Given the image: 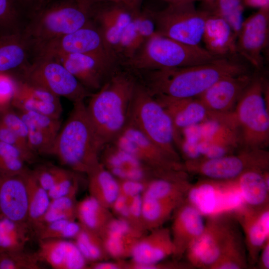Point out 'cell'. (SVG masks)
<instances>
[{"mask_svg":"<svg viewBox=\"0 0 269 269\" xmlns=\"http://www.w3.org/2000/svg\"><path fill=\"white\" fill-rule=\"evenodd\" d=\"M244 6L250 7L269 8V0H242Z\"/></svg>","mask_w":269,"mask_h":269,"instance_id":"57","label":"cell"},{"mask_svg":"<svg viewBox=\"0 0 269 269\" xmlns=\"http://www.w3.org/2000/svg\"><path fill=\"white\" fill-rule=\"evenodd\" d=\"M39 263L35 253L0 252V269H40Z\"/></svg>","mask_w":269,"mask_h":269,"instance_id":"44","label":"cell"},{"mask_svg":"<svg viewBox=\"0 0 269 269\" xmlns=\"http://www.w3.org/2000/svg\"><path fill=\"white\" fill-rule=\"evenodd\" d=\"M142 205V198L140 195L130 198L129 201L130 216L135 218L141 216Z\"/></svg>","mask_w":269,"mask_h":269,"instance_id":"54","label":"cell"},{"mask_svg":"<svg viewBox=\"0 0 269 269\" xmlns=\"http://www.w3.org/2000/svg\"><path fill=\"white\" fill-rule=\"evenodd\" d=\"M35 253L40 262L54 269L87 268V261L74 242L62 239L39 240Z\"/></svg>","mask_w":269,"mask_h":269,"instance_id":"23","label":"cell"},{"mask_svg":"<svg viewBox=\"0 0 269 269\" xmlns=\"http://www.w3.org/2000/svg\"><path fill=\"white\" fill-rule=\"evenodd\" d=\"M24 174L0 172V216L27 222V192Z\"/></svg>","mask_w":269,"mask_h":269,"instance_id":"20","label":"cell"},{"mask_svg":"<svg viewBox=\"0 0 269 269\" xmlns=\"http://www.w3.org/2000/svg\"><path fill=\"white\" fill-rule=\"evenodd\" d=\"M211 180L191 185L186 199L203 215L210 213L215 205V192Z\"/></svg>","mask_w":269,"mask_h":269,"instance_id":"40","label":"cell"},{"mask_svg":"<svg viewBox=\"0 0 269 269\" xmlns=\"http://www.w3.org/2000/svg\"><path fill=\"white\" fill-rule=\"evenodd\" d=\"M24 13L27 18L38 9L43 4L44 0H16Z\"/></svg>","mask_w":269,"mask_h":269,"instance_id":"53","label":"cell"},{"mask_svg":"<svg viewBox=\"0 0 269 269\" xmlns=\"http://www.w3.org/2000/svg\"><path fill=\"white\" fill-rule=\"evenodd\" d=\"M208 12L196 9L193 1L169 4L153 11L156 32L186 44L200 45Z\"/></svg>","mask_w":269,"mask_h":269,"instance_id":"11","label":"cell"},{"mask_svg":"<svg viewBox=\"0 0 269 269\" xmlns=\"http://www.w3.org/2000/svg\"><path fill=\"white\" fill-rule=\"evenodd\" d=\"M92 0H53L29 16L22 32L35 47L75 31L92 21Z\"/></svg>","mask_w":269,"mask_h":269,"instance_id":"4","label":"cell"},{"mask_svg":"<svg viewBox=\"0 0 269 269\" xmlns=\"http://www.w3.org/2000/svg\"><path fill=\"white\" fill-rule=\"evenodd\" d=\"M217 59L200 45L186 44L156 32L122 65L135 72L184 67Z\"/></svg>","mask_w":269,"mask_h":269,"instance_id":"5","label":"cell"},{"mask_svg":"<svg viewBox=\"0 0 269 269\" xmlns=\"http://www.w3.org/2000/svg\"><path fill=\"white\" fill-rule=\"evenodd\" d=\"M115 211L119 214L129 206V199L120 194L113 204Z\"/></svg>","mask_w":269,"mask_h":269,"instance_id":"56","label":"cell"},{"mask_svg":"<svg viewBox=\"0 0 269 269\" xmlns=\"http://www.w3.org/2000/svg\"><path fill=\"white\" fill-rule=\"evenodd\" d=\"M16 78V88L11 106L19 111H33L60 119L62 107L59 97Z\"/></svg>","mask_w":269,"mask_h":269,"instance_id":"19","label":"cell"},{"mask_svg":"<svg viewBox=\"0 0 269 269\" xmlns=\"http://www.w3.org/2000/svg\"><path fill=\"white\" fill-rule=\"evenodd\" d=\"M154 97L169 115L174 128L175 138L182 130L200 124L213 115L197 98Z\"/></svg>","mask_w":269,"mask_h":269,"instance_id":"22","label":"cell"},{"mask_svg":"<svg viewBox=\"0 0 269 269\" xmlns=\"http://www.w3.org/2000/svg\"><path fill=\"white\" fill-rule=\"evenodd\" d=\"M97 1H102V0H107V1H110V0H96Z\"/></svg>","mask_w":269,"mask_h":269,"instance_id":"63","label":"cell"},{"mask_svg":"<svg viewBox=\"0 0 269 269\" xmlns=\"http://www.w3.org/2000/svg\"><path fill=\"white\" fill-rule=\"evenodd\" d=\"M167 2L169 4H176L189 1H194L195 0H163Z\"/></svg>","mask_w":269,"mask_h":269,"instance_id":"60","label":"cell"},{"mask_svg":"<svg viewBox=\"0 0 269 269\" xmlns=\"http://www.w3.org/2000/svg\"><path fill=\"white\" fill-rule=\"evenodd\" d=\"M27 192V222L33 230L46 212L51 201L48 191L43 188L29 170L24 174Z\"/></svg>","mask_w":269,"mask_h":269,"instance_id":"30","label":"cell"},{"mask_svg":"<svg viewBox=\"0 0 269 269\" xmlns=\"http://www.w3.org/2000/svg\"><path fill=\"white\" fill-rule=\"evenodd\" d=\"M139 1L140 0H110L109 1L122 3L132 6H138Z\"/></svg>","mask_w":269,"mask_h":269,"instance_id":"59","label":"cell"},{"mask_svg":"<svg viewBox=\"0 0 269 269\" xmlns=\"http://www.w3.org/2000/svg\"><path fill=\"white\" fill-rule=\"evenodd\" d=\"M136 29L141 46L156 31L153 11L144 10L137 12L135 16Z\"/></svg>","mask_w":269,"mask_h":269,"instance_id":"48","label":"cell"},{"mask_svg":"<svg viewBox=\"0 0 269 269\" xmlns=\"http://www.w3.org/2000/svg\"><path fill=\"white\" fill-rule=\"evenodd\" d=\"M35 56L34 43L23 32L0 36V72L18 73Z\"/></svg>","mask_w":269,"mask_h":269,"instance_id":"25","label":"cell"},{"mask_svg":"<svg viewBox=\"0 0 269 269\" xmlns=\"http://www.w3.org/2000/svg\"><path fill=\"white\" fill-rule=\"evenodd\" d=\"M74 196H65L51 200L46 212L33 230L42 225L59 220H74L76 206Z\"/></svg>","mask_w":269,"mask_h":269,"instance_id":"39","label":"cell"},{"mask_svg":"<svg viewBox=\"0 0 269 269\" xmlns=\"http://www.w3.org/2000/svg\"><path fill=\"white\" fill-rule=\"evenodd\" d=\"M201 0L204 2L208 6H209L214 1V0Z\"/></svg>","mask_w":269,"mask_h":269,"instance_id":"61","label":"cell"},{"mask_svg":"<svg viewBox=\"0 0 269 269\" xmlns=\"http://www.w3.org/2000/svg\"><path fill=\"white\" fill-rule=\"evenodd\" d=\"M36 55L58 56L69 54H92L116 61L107 49L100 31L92 21L86 26L35 46Z\"/></svg>","mask_w":269,"mask_h":269,"instance_id":"13","label":"cell"},{"mask_svg":"<svg viewBox=\"0 0 269 269\" xmlns=\"http://www.w3.org/2000/svg\"><path fill=\"white\" fill-rule=\"evenodd\" d=\"M16 77L73 103L84 101L92 93L86 89L55 57L36 55Z\"/></svg>","mask_w":269,"mask_h":269,"instance_id":"9","label":"cell"},{"mask_svg":"<svg viewBox=\"0 0 269 269\" xmlns=\"http://www.w3.org/2000/svg\"><path fill=\"white\" fill-rule=\"evenodd\" d=\"M91 196L104 206L112 204L120 194L119 180L101 163L87 173Z\"/></svg>","mask_w":269,"mask_h":269,"instance_id":"27","label":"cell"},{"mask_svg":"<svg viewBox=\"0 0 269 269\" xmlns=\"http://www.w3.org/2000/svg\"><path fill=\"white\" fill-rule=\"evenodd\" d=\"M93 269H118V266L111 263H99L92 266Z\"/></svg>","mask_w":269,"mask_h":269,"instance_id":"58","label":"cell"},{"mask_svg":"<svg viewBox=\"0 0 269 269\" xmlns=\"http://www.w3.org/2000/svg\"><path fill=\"white\" fill-rule=\"evenodd\" d=\"M60 168L54 165H42L31 172L39 185L48 191L54 186Z\"/></svg>","mask_w":269,"mask_h":269,"instance_id":"51","label":"cell"},{"mask_svg":"<svg viewBox=\"0 0 269 269\" xmlns=\"http://www.w3.org/2000/svg\"><path fill=\"white\" fill-rule=\"evenodd\" d=\"M74 239V243L87 261H96L102 258L104 248L98 234L82 226Z\"/></svg>","mask_w":269,"mask_h":269,"instance_id":"41","label":"cell"},{"mask_svg":"<svg viewBox=\"0 0 269 269\" xmlns=\"http://www.w3.org/2000/svg\"><path fill=\"white\" fill-rule=\"evenodd\" d=\"M269 36V8H263L244 19L237 37V51L257 69L263 65V53Z\"/></svg>","mask_w":269,"mask_h":269,"instance_id":"14","label":"cell"},{"mask_svg":"<svg viewBox=\"0 0 269 269\" xmlns=\"http://www.w3.org/2000/svg\"><path fill=\"white\" fill-rule=\"evenodd\" d=\"M100 155L105 165L102 164L117 179L143 181L152 174V168L111 142L104 146Z\"/></svg>","mask_w":269,"mask_h":269,"instance_id":"24","label":"cell"},{"mask_svg":"<svg viewBox=\"0 0 269 269\" xmlns=\"http://www.w3.org/2000/svg\"><path fill=\"white\" fill-rule=\"evenodd\" d=\"M0 121L27 142V127L19 113L9 108L0 114Z\"/></svg>","mask_w":269,"mask_h":269,"instance_id":"50","label":"cell"},{"mask_svg":"<svg viewBox=\"0 0 269 269\" xmlns=\"http://www.w3.org/2000/svg\"><path fill=\"white\" fill-rule=\"evenodd\" d=\"M82 228L73 220L62 219L42 225L34 232L39 240L75 238Z\"/></svg>","mask_w":269,"mask_h":269,"instance_id":"37","label":"cell"},{"mask_svg":"<svg viewBox=\"0 0 269 269\" xmlns=\"http://www.w3.org/2000/svg\"><path fill=\"white\" fill-rule=\"evenodd\" d=\"M238 57L218 58L187 67L134 72L137 80L152 96L197 98L220 79L248 73Z\"/></svg>","mask_w":269,"mask_h":269,"instance_id":"1","label":"cell"},{"mask_svg":"<svg viewBox=\"0 0 269 269\" xmlns=\"http://www.w3.org/2000/svg\"><path fill=\"white\" fill-rule=\"evenodd\" d=\"M111 143L161 175L185 171L183 162L171 158L138 130L129 125H126Z\"/></svg>","mask_w":269,"mask_h":269,"instance_id":"12","label":"cell"},{"mask_svg":"<svg viewBox=\"0 0 269 269\" xmlns=\"http://www.w3.org/2000/svg\"><path fill=\"white\" fill-rule=\"evenodd\" d=\"M0 141L12 145L22 152L30 163L36 158V154L29 147L27 142L0 121Z\"/></svg>","mask_w":269,"mask_h":269,"instance_id":"49","label":"cell"},{"mask_svg":"<svg viewBox=\"0 0 269 269\" xmlns=\"http://www.w3.org/2000/svg\"><path fill=\"white\" fill-rule=\"evenodd\" d=\"M244 7L242 0H214L207 10L225 19L237 36L245 19Z\"/></svg>","mask_w":269,"mask_h":269,"instance_id":"38","label":"cell"},{"mask_svg":"<svg viewBox=\"0 0 269 269\" xmlns=\"http://www.w3.org/2000/svg\"><path fill=\"white\" fill-rule=\"evenodd\" d=\"M53 57L91 93L98 90L117 69L114 61L96 54L74 53Z\"/></svg>","mask_w":269,"mask_h":269,"instance_id":"15","label":"cell"},{"mask_svg":"<svg viewBox=\"0 0 269 269\" xmlns=\"http://www.w3.org/2000/svg\"><path fill=\"white\" fill-rule=\"evenodd\" d=\"M52 0H44V1H43V3L42 5L44 4V3L48 2H49L50 1H52Z\"/></svg>","mask_w":269,"mask_h":269,"instance_id":"62","label":"cell"},{"mask_svg":"<svg viewBox=\"0 0 269 269\" xmlns=\"http://www.w3.org/2000/svg\"><path fill=\"white\" fill-rule=\"evenodd\" d=\"M104 146L88 116L84 101H80L73 103L55 138L51 155L73 171L87 174L100 163Z\"/></svg>","mask_w":269,"mask_h":269,"instance_id":"3","label":"cell"},{"mask_svg":"<svg viewBox=\"0 0 269 269\" xmlns=\"http://www.w3.org/2000/svg\"><path fill=\"white\" fill-rule=\"evenodd\" d=\"M243 236L249 266H255L260 251L269 239V204L259 207L245 205L235 213Z\"/></svg>","mask_w":269,"mask_h":269,"instance_id":"16","label":"cell"},{"mask_svg":"<svg viewBox=\"0 0 269 269\" xmlns=\"http://www.w3.org/2000/svg\"><path fill=\"white\" fill-rule=\"evenodd\" d=\"M127 124L140 132L174 160L181 162L172 121L165 109L137 80Z\"/></svg>","mask_w":269,"mask_h":269,"instance_id":"6","label":"cell"},{"mask_svg":"<svg viewBox=\"0 0 269 269\" xmlns=\"http://www.w3.org/2000/svg\"><path fill=\"white\" fill-rule=\"evenodd\" d=\"M239 227L233 233L220 258L210 269H245L249 267L243 234Z\"/></svg>","mask_w":269,"mask_h":269,"instance_id":"32","label":"cell"},{"mask_svg":"<svg viewBox=\"0 0 269 269\" xmlns=\"http://www.w3.org/2000/svg\"><path fill=\"white\" fill-rule=\"evenodd\" d=\"M238 226L235 213L209 216L202 233L184 254L187 263L194 269H210L221 257Z\"/></svg>","mask_w":269,"mask_h":269,"instance_id":"10","label":"cell"},{"mask_svg":"<svg viewBox=\"0 0 269 269\" xmlns=\"http://www.w3.org/2000/svg\"><path fill=\"white\" fill-rule=\"evenodd\" d=\"M253 77L248 72L223 78L197 98L212 114L231 113Z\"/></svg>","mask_w":269,"mask_h":269,"instance_id":"17","label":"cell"},{"mask_svg":"<svg viewBox=\"0 0 269 269\" xmlns=\"http://www.w3.org/2000/svg\"><path fill=\"white\" fill-rule=\"evenodd\" d=\"M260 269H269V239H268L263 246L257 263Z\"/></svg>","mask_w":269,"mask_h":269,"instance_id":"55","label":"cell"},{"mask_svg":"<svg viewBox=\"0 0 269 269\" xmlns=\"http://www.w3.org/2000/svg\"><path fill=\"white\" fill-rule=\"evenodd\" d=\"M20 116L27 127V143L30 149L36 155H51L56 137L38 128L29 120Z\"/></svg>","mask_w":269,"mask_h":269,"instance_id":"43","label":"cell"},{"mask_svg":"<svg viewBox=\"0 0 269 269\" xmlns=\"http://www.w3.org/2000/svg\"><path fill=\"white\" fill-rule=\"evenodd\" d=\"M267 83L253 76L234 110L242 148L265 149L269 143Z\"/></svg>","mask_w":269,"mask_h":269,"instance_id":"7","label":"cell"},{"mask_svg":"<svg viewBox=\"0 0 269 269\" xmlns=\"http://www.w3.org/2000/svg\"><path fill=\"white\" fill-rule=\"evenodd\" d=\"M120 194L130 199L140 193L144 190V181H137L128 179H120Z\"/></svg>","mask_w":269,"mask_h":269,"instance_id":"52","label":"cell"},{"mask_svg":"<svg viewBox=\"0 0 269 269\" xmlns=\"http://www.w3.org/2000/svg\"><path fill=\"white\" fill-rule=\"evenodd\" d=\"M16 84V78L13 74L0 72V114L11 106Z\"/></svg>","mask_w":269,"mask_h":269,"instance_id":"47","label":"cell"},{"mask_svg":"<svg viewBox=\"0 0 269 269\" xmlns=\"http://www.w3.org/2000/svg\"><path fill=\"white\" fill-rule=\"evenodd\" d=\"M31 228L27 222H19L0 216V252L24 250L30 240Z\"/></svg>","mask_w":269,"mask_h":269,"instance_id":"31","label":"cell"},{"mask_svg":"<svg viewBox=\"0 0 269 269\" xmlns=\"http://www.w3.org/2000/svg\"><path fill=\"white\" fill-rule=\"evenodd\" d=\"M76 217L81 226L100 235L106 228V211L104 206L91 196L76 206Z\"/></svg>","mask_w":269,"mask_h":269,"instance_id":"33","label":"cell"},{"mask_svg":"<svg viewBox=\"0 0 269 269\" xmlns=\"http://www.w3.org/2000/svg\"><path fill=\"white\" fill-rule=\"evenodd\" d=\"M208 10L202 40L205 48L217 58L238 57L237 36L233 29L225 19Z\"/></svg>","mask_w":269,"mask_h":269,"instance_id":"21","label":"cell"},{"mask_svg":"<svg viewBox=\"0 0 269 269\" xmlns=\"http://www.w3.org/2000/svg\"><path fill=\"white\" fill-rule=\"evenodd\" d=\"M141 217L153 228H159L183 202L142 196Z\"/></svg>","mask_w":269,"mask_h":269,"instance_id":"34","label":"cell"},{"mask_svg":"<svg viewBox=\"0 0 269 269\" xmlns=\"http://www.w3.org/2000/svg\"><path fill=\"white\" fill-rule=\"evenodd\" d=\"M26 20L16 0H0V36L22 32Z\"/></svg>","mask_w":269,"mask_h":269,"instance_id":"35","label":"cell"},{"mask_svg":"<svg viewBox=\"0 0 269 269\" xmlns=\"http://www.w3.org/2000/svg\"><path fill=\"white\" fill-rule=\"evenodd\" d=\"M190 174L217 182H234L250 170L269 169V153L265 149L241 148L238 152L213 158H198L183 162Z\"/></svg>","mask_w":269,"mask_h":269,"instance_id":"8","label":"cell"},{"mask_svg":"<svg viewBox=\"0 0 269 269\" xmlns=\"http://www.w3.org/2000/svg\"><path fill=\"white\" fill-rule=\"evenodd\" d=\"M77 188L74 173L61 168L54 186L48 193L51 200L65 196H75Z\"/></svg>","mask_w":269,"mask_h":269,"instance_id":"45","label":"cell"},{"mask_svg":"<svg viewBox=\"0 0 269 269\" xmlns=\"http://www.w3.org/2000/svg\"><path fill=\"white\" fill-rule=\"evenodd\" d=\"M264 171H248L234 181L237 183L246 205L259 207L269 204V186L265 181Z\"/></svg>","mask_w":269,"mask_h":269,"instance_id":"28","label":"cell"},{"mask_svg":"<svg viewBox=\"0 0 269 269\" xmlns=\"http://www.w3.org/2000/svg\"><path fill=\"white\" fill-rule=\"evenodd\" d=\"M176 209L171 237L174 246L173 255L179 258L202 233L205 222L203 215L186 198Z\"/></svg>","mask_w":269,"mask_h":269,"instance_id":"18","label":"cell"},{"mask_svg":"<svg viewBox=\"0 0 269 269\" xmlns=\"http://www.w3.org/2000/svg\"><path fill=\"white\" fill-rule=\"evenodd\" d=\"M137 82L133 72L117 69L98 90L90 96L86 105L87 112L104 145L112 142L127 125Z\"/></svg>","mask_w":269,"mask_h":269,"instance_id":"2","label":"cell"},{"mask_svg":"<svg viewBox=\"0 0 269 269\" xmlns=\"http://www.w3.org/2000/svg\"><path fill=\"white\" fill-rule=\"evenodd\" d=\"M18 113L35 126L56 137L62 127L59 119L33 111H19Z\"/></svg>","mask_w":269,"mask_h":269,"instance_id":"46","label":"cell"},{"mask_svg":"<svg viewBox=\"0 0 269 269\" xmlns=\"http://www.w3.org/2000/svg\"><path fill=\"white\" fill-rule=\"evenodd\" d=\"M30 163L25 154L17 148L0 141V172L9 175H23Z\"/></svg>","mask_w":269,"mask_h":269,"instance_id":"36","label":"cell"},{"mask_svg":"<svg viewBox=\"0 0 269 269\" xmlns=\"http://www.w3.org/2000/svg\"><path fill=\"white\" fill-rule=\"evenodd\" d=\"M174 253L170 231L159 227L146 238L137 241L131 254L136 265H151L156 268L158 263Z\"/></svg>","mask_w":269,"mask_h":269,"instance_id":"26","label":"cell"},{"mask_svg":"<svg viewBox=\"0 0 269 269\" xmlns=\"http://www.w3.org/2000/svg\"><path fill=\"white\" fill-rule=\"evenodd\" d=\"M140 47L135 17L132 22L122 31L116 53L117 62L120 61L122 64L131 59Z\"/></svg>","mask_w":269,"mask_h":269,"instance_id":"42","label":"cell"},{"mask_svg":"<svg viewBox=\"0 0 269 269\" xmlns=\"http://www.w3.org/2000/svg\"><path fill=\"white\" fill-rule=\"evenodd\" d=\"M130 224L126 220L118 219L112 221L107 227L106 237L102 241L104 248L111 256H123L129 249L131 251L135 244L131 239L134 238Z\"/></svg>","mask_w":269,"mask_h":269,"instance_id":"29","label":"cell"}]
</instances>
